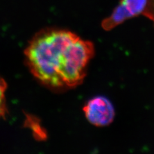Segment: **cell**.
<instances>
[{
    "mask_svg": "<svg viewBox=\"0 0 154 154\" xmlns=\"http://www.w3.org/2000/svg\"><path fill=\"white\" fill-rule=\"evenodd\" d=\"M144 15L154 21V0H120L110 16L102 21V28L110 30L127 19Z\"/></svg>",
    "mask_w": 154,
    "mask_h": 154,
    "instance_id": "3957f363",
    "label": "cell"
},
{
    "mask_svg": "<svg viewBox=\"0 0 154 154\" xmlns=\"http://www.w3.org/2000/svg\"><path fill=\"white\" fill-rule=\"evenodd\" d=\"M77 37L73 32L59 29H46L37 33L25 52L26 64L32 75L49 88H64L62 73L69 46Z\"/></svg>",
    "mask_w": 154,
    "mask_h": 154,
    "instance_id": "6da1fadb",
    "label": "cell"
},
{
    "mask_svg": "<svg viewBox=\"0 0 154 154\" xmlns=\"http://www.w3.org/2000/svg\"><path fill=\"white\" fill-rule=\"evenodd\" d=\"M94 53L93 43L82 39L79 36L70 44L67 62L62 73L64 88H74L82 82L87 67Z\"/></svg>",
    "mask_w": 154,
    "mask_h": 154,
    "instance_id": "7a4b0ae2",
    "label": "cell"
},
{
    "mask_svg": "<svg viewBox=\"0 0 154 154\" xmlns=\"http://www.w3.org/2000/svg\"><path fill=\"white\" fill-rule=\"evenodd\" d=\"M7 89V84L0 76V118L5 119L7 114V109L6 105L5 92Z\"/></svg>",
    "mask_w": 154,
    "mask_h": 154,
    "instance_id": "5b68a950",
    "label": "cell"
},
{
    "mask_svg": "<svg viewBox=\"0 0 154 154\" xmlns=\"http://www.w3.org/2000/svg\"><path fill=\"white\" fill-rule=\"evenodd\" d=\"M88 121L96 127L108 126L114 121L115 110L110 101L103 96L89 100L83 108Z\"/></svg>",
    "mask_w": 154,
    "mask_h": 154,
    "instance_id": "277c9868",
    "label": "cell"
}]
</instances>
